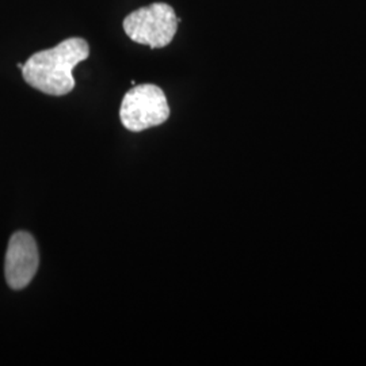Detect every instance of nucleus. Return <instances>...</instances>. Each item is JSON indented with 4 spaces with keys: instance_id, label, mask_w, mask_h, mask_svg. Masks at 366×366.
Wrapping results in <instances>:
<instances>
[{
    "instance_id": "1",
    "label": "nucleus",
    "mask_w": 366,
    "mask_h": 366,
    "mask_svg": "<svg viewBox=\"0 0 366 366\" xmlns=\"http://www.w3.org/2000/svg\"><path fill=\"white\" fill-rule=\"evenodd\" d=\"M90 56L86 39L72 37L61 41L52 49L34 53L22 66L27 84L39 92L63 97L74 90V68Z\"/></svg>"
},
{
    "instance_id": "2",
    "label": "nucleus",
    "mask_w": 366,
    "mask_h": 366,
    "mask_svg": "<svg viewBox=\"0 0 366 366\" xmlns=\"http://www.w3.org/2000/svg\"><path fill=\"white\" fill-rule=\"evenodd\" d=\"M181 19L167 3H152L132 11L124 19L127 36L136 44L147 45L152 49L164 48L175 37Z\"/></svg>"
},
{
    "instance_id": "3",
    "label": "nucleus",
    "mask_w": 366,
    "mask_h": 366,
    "mask_svg": "<svg viewBox=\"0 0 366 366\" xmlns=\"http://www.w3.org/2000/svg\"><path fill=\"white\" fill-rule=\"evenodd\" d=\"M170 117L166 94L155 84H139L124 95L119 118L131 132H143L164 124Z\"/></svg>"
},
{
    "instance_id": "4",
    "label": "nucleus",
    "mask_w": 366,
    "mask_h": 366,
    "mask_svg": "<svg viewBox=\"0 0 366 366\" xmlns=\"http://www.w3.org/2000/svg\"><path fill=\"white\" fill-rule=\"evenodd\" d=\"M39 255L37 243L29 232H15L6 252L4 273L11 289L26 288L39 270Z\"/></svg>"
}]
</instances>
